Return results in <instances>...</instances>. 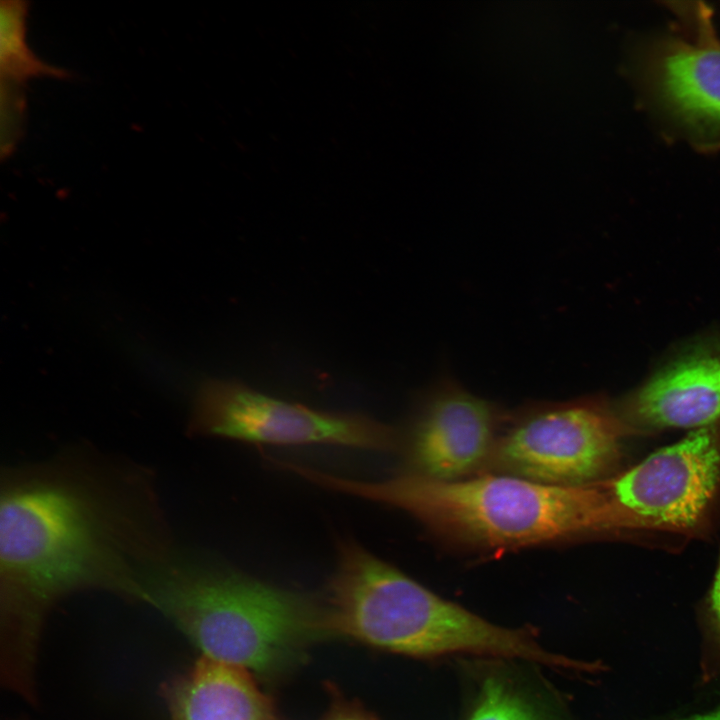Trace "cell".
<instances>
[{"label": "cell", "instance_id": "11", "mask_svg": "<svg viewBox=\"0 0 720 720\" xmlns=\"http://www.w3.org/2000/svg\"><path fill=\"white\" fill-rule=\"evenodd\" d=\"M165 696L172 720H280L247 670L205 656Z\"/></svg>", "mask_w": 720, "mask_h": 720}, {"label": "cell", "instance_id": "7", "mask_svg": "<svg viewBox=\"0 0 720 720\" xmlns=\"http://www.w3.org/2000/svg\"><path fill=\"white\" fill-rule=\"evenodd\" d=\"M189 431L272 445L328 444L377 451L392 449L397 440L393 428L367 416L316 410L219 379L206 381L197 391Z\"/></svg>", "mask_w": 720, "mask_h": 720}, {"label": "cell", "instance_id": "6", "mask_svg": "<svg viewBox=\"0 0 720 720\" xmlns=\"http://www.w3.org/2000/svg\"><path fill=\"white\" fill-rule=\"evenodd\" d=\"M625 423L599 397L526 411L495 444L501 474L556 486L604 479L618 462Z\"/></svg>", "mask_w": 720, "mask_h": 720}, {"label": "cell", "instance_id": "5", "mask_svg": "<svg viewBox=\"0 0 720 720\" xmlns=\"http://www.w3.org/2000/svg\"><path fill=\"white\" fill-rule=\"evenodd\" d=\"M720 483V419L629 470L593 482L610 533L688 532L704 519Z\"/></svg>", "mask_w": 720, "mask_h": 720}, {"label": "cell", "instance_id": "12", "mask_svg": "<svg viewBox=\"0 0 720 720\" xmlns=\"http://www.w3.org/2000/svg\"><path fill=\"white\" fill-rule=\"evenodd\" d=\"M464 720H561L519 682L502 673L482 678Z\"/></svg>", "mask_w": 720, "mask_h": 720}, {"label": "cell", "instance_id": "9", "mask_svg": "<svg viewBox=\"0 0 720 720\" xmlns=\"http://www.w3.org/2000/svg\"><path fill=\"white\" fill-rule=\"evenodd\" d=\"M499 414L494 405L445 379L425 397L409 435L410 473L436 480L471 477L488 464Z\"/></svg>", "mask_w": 720, "mask_h": 720}, {"label": "cell", "instance_id": "8", "mask_svg": "<svg viewBox=\"0 0 720 720\" xmlns=\"http://www.w3.org/2000/svg\"><path fill=\"white\" fill-rule=\"evenodd\" d=\"M636 65L650 101L691 144L720 148V40L706 9L699 8L690 38L656 37L640 50Z\"/></svg>", "mask_w": 720, "mask_h": 720}, {"label": "cell", "instance_id": "14", "mask_svg": "<svg viewBox=\"0 0 720 720\" xmlns=\"http://www.w3.org/2000/svg\"><path fill=\"white\" fill-rule=\"evenodd\" d=\"M320 720H378L373 714L365 710L359 704L343 699L340 696L334 697L329 710Z\"/></svg>", "mask_w": 720, "mask_h": 720}, {"label": "cell", "instance_id": "2", "mask_svg": "<svg viewBox=\"0 0 720 720\" xmlns=\"http://www.w3.org/2000/svg\"><path fill=\"white\" fill-rule=\"evenodd\" d=\"M138 600L205 657L266 677L293 667L327 631L325 609L306 595L174 552L147 574Z\"/></svg>", "mask_w": 720, "mask_h": 720}, {"label": "cell", "instance_id": "1", "mask_svg": "<svg viewBox=\"0 0 720 720\" xmlns=\"http://www.w3.org/2000/svg\"><path fill=\"white\" fill-rule=\"evenodd\" d=\"M152 480L144 467L88 451L2 472L6 670L31 673L43 618L66 595L97 588L138 600L173 552Z\"/></svg>", "mask_w": 720, "mask_h": 720}, {"label": "cell", "instance_id": "3", "mask_svg": "<svg viewBox=\"0 0 720 720\" xmlns=\"http://www.w3.org/2000/svg\"><path fill=\"white\" fill-rule=\"evenodd\" d=\"M321 482L402 509L449 541L488 551L608 534L593 483L556 486L501 473L436 481L410 472L379 481L326 473Z\"/></svg>", "mask_w": 720, "mask_h": 720}, {"label": "cell", "instance_id": "16", "mask_svg": "<svg viewBox=\"0 0 720 720\" xmlns=\"http://www.w3.org/2000/svg\"><path fill=\"white\" fill-rule=\"evenodd\" d=\"M688 720H720V709L708 714L695 716Z\"/></svg>", "mask_w": 720, "mask_h": 720}, {"label": "cell", "instance_id": "4", "mask_svg": "<svg viewBox=\"0 0 720 720\" xmlns=\"http://www.w3.org/2000/svg\"><path fill=\"white\" fill-rule=\"evenodd\" d=\"M324 609L329 632L408 656L472 654L556 670L565 664L527 630L496 625L441 598L351 541L340 545Z\"/></svg>", "mask_w": 720, "mask_h": 720}, {"label": "cell", "instance_id": "15", "mask_svg": "<svg viewBox=\"0 0 720 720\" xmlns=\"http://www.w3.org/2000/svg\"><path fill=\"white\" fill-rule=\"evenodd\" d=\"M711 610L716 627L720 632V564L712 589Z\"/></svg>", "mask_w": 720, "mask_h": 720}, {"label": "cell", "instance_id": "13", "mask_svg": "<svg viewBox=\"0 0 720 720\" xmlns=\"http://www.w3.org/2000/svg\"><path fill=\"white\" fill-rule=\"evenodd\" d=\"M27 3L1 2V77L22 84L35 77L65 78L66 72L39 59L26 42Z\"/></svg>", "mask_w": 720, "mask_h": 720}, {"label": "cell", "instance_id": "10", "mask_svg": "<svg viewBox=\"0 0 720 720\" xmlns=\"http://www.w3.org/2000/svg\"><path fill=\"white\" fill-rule=\"evenodd\" d=\"M622 417L657 428H703L720 419V336L688 348L620 404Z\"/></svg>", "mask_w": 720, "mask_h": 720}]
</instances>
